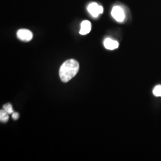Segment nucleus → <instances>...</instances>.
I'll return each mask as SVG.
<instances>
[{
  "label": "nucleus",
  "mask_w": 161,
  "mask_h": 161,
  "mask_svg": "<svg viewBox=\"0 0 161 161\" xmlns=\"http://www.w3.org/2000/svg\"><path fill=\"white\" fill-rule=\"evenodd\" d=\"M80 69L79 63L74 60L69 59L65 62L59 70V76L63 82H67L74 78Z\"/></svg>",
  "instance_id": "nucleus-1"
},
{
  "label": "nucleus",
  "mask_w": 161,
  "mask_h": 161,
  "mask_svg": "<svg viewBox=\"0 0 161 161\" xmlns=\"http://www.w3.org/2000/svg\"><path fill=\"white\" fill-rule=\"evenodd\" d=\"M111 15L117 22H123L124 20L125 14L124 10L119 6H117L113 7L111 12Z\"/></svg>",
  "instance_id": "nucleus-2"
},
{
  "label": "nucleus",
  "mask_w": 161,
  "mask_h": 161,
  "mask_svg": "<svg viewBox=\"0 0 161 161\" xmlns=\"http://www.w3.org/2000/svg\"><path fill=\"white\" fill-rule=\"evenodd\" d=\"M17 37L23 41L28 42L32 39L33 34L31 31L26 29L19 30L17 32Z\"/></svg>",
  "instance_id": "nucleus-3"
},
{
  "label": "nucleus",
  "mask_w": 161,
  "mask_h": 161,
  "mask_svg": "<svg viewBox=\"0 0 161 161\" xmlns=\"http://www.w3.org/2000/svg\"><path fill=\"white\" fill-rule=\"evenodd\" d=\"M88 12L94 17H97L100 14L103 12V8L102 6L98 5L95 2H93L88 6L87 8Z\"/></svg>",
  "instance_id": "nucleus-4"
},
{
  "label": "nucleus",
  "mask_w": 161,
  "mask_h": 161,
  "mask_svg": "<svg viewBox=\"0 0 161 161\" xmlns=\"http://www.w3.org/2000/svg\"><path fill=\"white\" fill-rule=\"evenodd\" d=\"M104 46L106 49L112 50L118 48L119 43L117 41L113 40L109 38H108L105 39V40L104 41Z\"/></svg>",
  "instance_id": "nucleus-5"
},
{
  "label": "nucleus",
  "mask_w": 161,
  "mask_h": 161,
  "mask_svg": "<svg viewBox=\"0 0 161 161\" xmlns=\"http://www.w3.org/2000/svg\"><path fill=\"white\" fill-rule=\"evenodd\" d=\"M91 29V25L90 22L88 21H84L81 23L80 33V35H86L90 32Z\"/></svg>",
  "instance_id": "nucleus-6"
},
{
  "label": "nucleus",
  "mask_w": 161,
  "mask_h": 161,
  "mask_svg": "<svg viewBox=\"0 0 161 161\" xmlns=\"http://www.w3.org/2000/svg\"><path fill=\"white\" fill-rule=\"evenodd\" d=\"M9 119L8 113L5 110H1L0 111V121L1 122H7Z\"/></svg>",
  "instance_id": "nucleus-7"
},
{
  "label": "nucleus",
  "mask_w": 161,
  "mask_h": 161,
  "mask_svg": "<svg viewBox=\"0 0 161 161\" xmlns=\"http://www.w3.org/2000/svg\"><path fill=\"white\" fill-rule=\"evenodd\" d=\"M3 109L6 110L8 114H12L14 112L12 108V105L10 103H7L5 105H4Z\"/></svg>",
  "instance_id": "nucleus-8"
},
{
  "label": "nucleus",
  "mask_w": 161,
  "mask_h": 161,
  "mask_svg": "<svg viewBox=\"0 0 161 161\" xmlns=\"http://www.w3.org/2000/svg\"><path fill=\"white\" fill-rule=\"evenodd\" d=\"M154 95L156 97H161V85H159L156 86L153 90Z\"/></svg>",
  "instance_id": "nucleus-9"
},
{
  "label": "nucleus",
  "mask_w": 161,
  "mask_h": 161,
  "mask_svg": "<svg viewBox=\"0 0 161 161\" xmlns=\"http://www.w3.org/2000/svg\"><path fill=\"white\" fill-rule=\"evenodd\" d=\"M19 117V115L18 113L17 112H13L12 113V118L14 119V120H17L18 119Z\"/></svg>",
  "instance_id": "nucleus-10"
}]
</instances>
